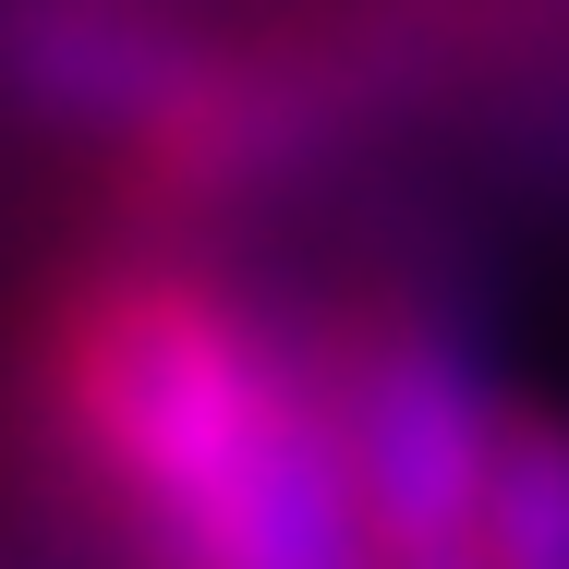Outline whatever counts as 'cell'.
Wrapping results in <instances>:
<instances>
[{
	"instance_id": "obj_2",
	"label": "cell",
	"mask_w": 569,
	"mask_h": 569,
	"mask_svg": "<svg viewBox=\"0 0 569 569\" xmlns=\"http://www.w3.org/2000/svg\"><path fill=\"white\" fill-rule=\"evenodd\" d=\"M472 569H569V412L497 400L485 485H472Z\"/></svg>"
},
{
	"instance_id": "obj_1",
	"label": "cell",
	"mask_w": 569,
	"mask_h": 569,
	"mask_svg": "<svg viewBox=\"0 0 569 569\" xmlns=\"http://www.w3.org/2000/svg\"><path fill=\"white\" fill-rule=\"evenodd\" d=\"M49 449L121 569H376L316 340L194 254H98L37 316Z\"/></svg>"
}]
</instances>
